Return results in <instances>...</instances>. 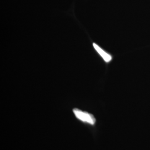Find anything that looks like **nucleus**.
Segmentation results:
<instances>
[{
    "instance_id": "obj_1",
    "label": "nucleus",
    "mask_w": 150,
    "mask_h": 150,
    "mask_svg": "<svg viewBox=\"0 0 150 150\" xmlns=\"http://www.w3.org/2000/svg\"><path fill=\"white\" fill-rule=\"evenodd\" d=\"M75 116L83 122L94 125L96 122V120L94 116L89 113L81 111L79 109L75 108L73 110Z\"/></svg>"
},
{
    "instance_id": "obj_2",
    "label": "nucleus",
    "mask_w": 150,
    "mask_h": 150,
    "mask_svg": "<svg viewBox=\"0 0 150 150\" xmlns=\"http://www.w3.org/2000/svg\"><path fill=\"white\" fill-rule=\"evenodd\" d=\"M93 46L98 52V54L102 57L105 62H106V63H108L111 61V60L112 59V57L110 54H108L106 51H105L99 46H98L96 43H93Z\"/></svg>"
}]
</instances>
